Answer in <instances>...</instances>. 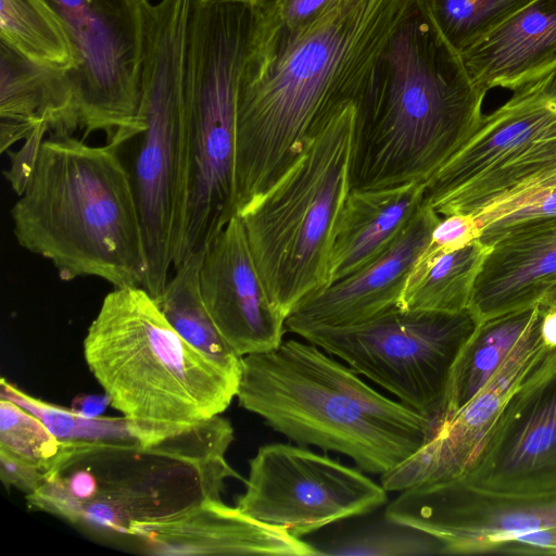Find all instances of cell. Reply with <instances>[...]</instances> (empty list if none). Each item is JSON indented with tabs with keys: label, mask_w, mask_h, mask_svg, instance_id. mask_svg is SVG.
<instances>
[{
	"label": "cell",
	"mask_w": 556,
	"mask_h": 556,
	"mask_svg": "<svg viewBox=\"0 0 556 556\" xmlns=\"http://www.w3.org/2000/svg\"><path fill=\"white\" fill-rule=\"evenodd\" d=\"M416 0H328L285 27L254 7L236 116L239 214L271 187L334 115L358 105Z\"/></svg>",
	"instance_id": "1"
},
{
	"label": "cell",
	"mask_w": 556,
	"mask_h": 556,
	"mask_svg": "<svg viewBox=\"0 0 556 556\" xmlns=\"http://www.w3.org/2000/svg\"><path fill=\"white\" fill-rule=\"evenodd\" d=\"M485 93L416 1L357 105L351 189L427 182L478 128Z\"/></svg>",
	"instance_id": "2"
},
{
	"label": "cell",
	"mask_w": 556,
	"mask_h": 556,
	"mask_svg": "<svg viewBox=\"0 0 556 556\" xmlns=\"http://www.w3.org/2000/svg\"><path fill=\"white\" fill-rule=\"evenodd\" d=\"M72 134L46 137L11 210L18 244L71 281L97 277L142 287L148 262L130 170L121 146H91Z\"/></svg>",
	"instance_id": "3"
},
{
	"label": "cell",
	"mask_w": 556,
	"mask_h": 556,
	"mask_svg": "<svg viewBox=\"0 0 556 556\" xmlns=\"http://www.w3.org/2000/svg\"><path fill=\"white\" fill-rule=\"evenodd\" d=\"M236 397L290 441L343 454L362 471L380 476L433 434L430 419L382 395L306 340H282L276 349L242 356Z\"/></svg>",
	"instance_id": "4"
},
{
	"label": "cell",
	"mask_w": 556,
	"mask_h": 556,
	"mask_svg": "<svg viewBox=\"0 0 556 556\" xmlns=\"http://www.w3.org/2000/svg\"><path fill=\"white\" fill-rule=\"evenodd\" d=\"M84 357L111 406L143 426L208 419L237 394L239 381L185 341L140 286L105 295Z\"/></svg>",
	"instance_id": "5"
},
{
	"label": "cell",
	"mask_w": 556,
	"mask_h": 556,
	"mask_svg": "<svg viewBox=\"0 0 556 556\" xmlns=\"http://www.w3.org/2000/svg\"><path fill=\"white\" fill-rule=\"evenodd\" d=\"M227 445L207 421L180 428L163 441L138 445L127 470L100 469L72 445L56 470L31 494L29 507L103 536H130L135 523L174 515L205 498H220Z\"/></svg>",
	"instance_id": "6"
},
{
	"label": "cell",
	"mask_w": 556,
	"mask_h": 556,
	"mask_svg": "<svg viewBox=\"0 0 556 556\" xmlns=\"http://www.w3.org/2000/svg\"><path fill=\"white\" fill-rule=\"evenodd\" d=\"M356 115V104L334 115L288 170L238 214L266 292L286 317L327 285L336 227L351 191Z\"/></svg>",
	"instance_id": "7"
},
{
	"label": "cell",
	"mask_w": 556,
	"mask_h": 556,
	"mask_svg": "<svg viewBox=\"0 0 556 556\" xmlns=\"http://www.w3.org/2000/svg\"><path fill=\"white\" fill-rule=\"evenodd\" d=\"M254 7L192 0L186 42L190 127L188 202L174 268L203 252L236 207V116Z\"/></svg>",
	"instance_id": "8"
},
{
	"label": "cell",
	"mask_w": 556,
	"mask_h": 556,
	"mask_svg": "<svg viewBox=\"0 0 556 556\" xmlns=\"http://www.w3.org/2000/svg\"><path fill=\"white\" fill-rule=\"evenodd\" d=\"M192 0L151 4L143 64L146 127L137 137L131 180L148 262L143 288L162 294L182 237L190 166L186 42Z\"/></svg>",
	"instance_id": "9"
},
{
	"label": "cell",
	"mask_w": 556,
	"mask_h": 556,
	"mask_svg": "<svg viewBox=\"0 0 556 556\" xmlns=\"http://www.w3.org/2000/svg\"><path fill=\"white\" fill-rule=\"evenodd\" d=\"M511 91L426 182L441 216L469 215L482 230L556 190V70Z\"/></svg>",
	"instance_id": "10"
},
{
	"label": "cell",
	"mask_w": 556,
	"mask_h": 556,
	"mask_svg": "<svg viewBox=\"0 0 556 556\" xmlns=\"http://www.w3.org/2000/svg\"><path fill=\"white\" fill-rule=\"evenodd\" d=\"M479 321L470 308L450 313L393 305L354 325L311 328L298 336L430 419L434 433L452 368Z\"/></svg>",
	"instance_id": "11"
},
{
	"label": "cell",
	"mask_w": 556,
	"mask_h": 556,
	"mask_svg": "<svg viewBox=\"0 0 556 556\" xmlns=\"http://www.w3.org/2000/svg\"><path fill=\"white\" fill-rule=\"evenodd\" d=\"M73 46L72 83L84 139L102 131L123 146L146 127L143 64L148 0H46Z\"/></svg>",
	"instance_id": "12"
},
{
	"label": "cell",
	"mask_w": 556,
	"mask_h": 556,
	"mask_svg": "<svg viewBox=\"0 0 556 556\" xmlns=\"http://www.w3.org/2000/svg\"><path fill=\"white\" fill-rule=\"evenodd\" d=\"M387 490L362 470L303 445L270 443L249 462L245 490L236 506L301 538L383 505Z\"/></svg>",
	"instance_id": "13"
},
{
	"label": "cell",
	"mask_w": 556,
	"mask_h": 556,
	"mask_svg": "<svg viewBox=\"0 0 556 556\" xmlns=\"http://www.w3.org/2000/svg\"><path fill=\"white\" fill-rule=\"evenodd\" d=\"M454 481L500 496L556 492V354L511 394Z\"/></svg>",
	"instance_id": "14"
},
{
	"label": "cell",
	"mask_w": 556,
	"mask_h": 556,
	"mask_svg": "<svg viewBox=\"0 0 556 556\" xmlns=\"http://www.w3.org/2000/svg\"><path fill=\"white\" fill-rule=\"evenodd\" d=\"M384 517L437 538L443 555L486 554L505 536L556 528V492L500 496L458 481L421 484L401 491Z\"/></svg>",
	"instance_id": "15"
},
{
	"label": "cell",
	"mask_w": 556,
	"mask_h": 556,
	"mask_svg": "<svg viewBox=\"0 0 556 556\" xmlns=\"http://www.w3.org/2000/svg\"><path fill=\"white\" fill-rule=\"evenodd\" d=\"M542 324V323H541ZM541 324L506 358L466 405L409 458L380 476L387 492L457 480L477 456L511 394L556 354L545 345Z\"/></svg>",
	"instance_id": "16"
},
{
	"label": "cell",
	"mask_w": 556,
	"mask_h": 556,
	"mask_svg": "<svg viewBox=\"0 0 556 556\" xmlns=\"http://www.w3.org/2000/svg\"><path fill=\"white\" fill-rule=\"evenodd\" d=\"M200 290L218 332L239 356L282 342L286 316L266 292L238 214L203 251Z\"/></svg>",
	"instance_id": "17"
},
{
	"label": "cell",
	"mask_w": 556,
	"mask_h": 556,
	"mask_svg": "<svg viewBox=\"0 0 556 556\" xmlns=\"http://www.w3.org/2000/svg\"><path fill=\"white\" fill-rule=\"evenodd\" d=\"M441 217L424 201L384 253L298 302L286 317V330L298 336L311 328L350 326L397 305L409 271Z\"/></svg>",
	"instance_id": "18"
},
{
	"label": "cell",
	"mask_w": 556,
	"mask_h": 556,
	"mask_svg": "<svg viewBox=\"0 0 556 556\" xmlns=\"http://www.w3.org/2000/svg\"><path fill=\"white\" fill-rule=\"evenodd\" d=\"M489 247L469 308L483 320L544 301L556 288V214L484 228Z\"/></svg>",
	"instance_id": "19"
},
{
	"label": "cell",
	"mask_w": 556,
	"mask_h": 556,
	"mask_svg": "<svg viewBox=\"0 0 556 556\" xmlns=\"http://www.w3.org/2000/svg\"><path fill=\"white\" fill-rule=\"evenodd\" d=\"M130 536L153 555L318 556L315 545L220 498H205L174 515L135 523Z\"/></svg>",
	"instance_id": "20"
},
{
	"label": "cell",
	"mask_w": 556,
	"mask_h": 556,
	"mask_svg": "<svg viewBox=\"0 0 556 556\" xmlns=\"http://www.w3.org/2000/svg\"><path fill=\"white\" fill-rule=\"evenodd\" d=\"M460 56L485 92L514 90L556 70V0H531Z\"/></svg>",
	"instance_id": "21"
},
{
	"label": "cell",
	"mask_w": 556,
	"mask_h": 556,
	"mask_svg": "<svg viewBox=\"0 0 556 556\" xmlns=\"http://www.w3.org/2000/svg\"><path fill=\"white\" fill-rule=\"evenodd\" d=\"M426 182L349 192L336 227L327 285L384 253L424 202ZM325 286V287H326Z\"/></svg>",
	"instance_id": "22"
},
{
	"label": "cell",
	"mask_w": 556,
	"mask_h": 556,
	"mask_svg": "<svg viewBox=\"0 0 556 556\" xmlns=\"http://www.w3.org/2000/svg\"><path fill=\"white\" fill-rule=\"evenodd\" d=\"M79 129L75 92L64 71L34 63L0 42V146L4 153L38 125Z\"/></svg>",
	"instance_id": "23"
},
{
	"label": "cell",
	"mask_w": 556,
	"mask_h": 556,
	"mask_svg": "<svg viewBox=\"0 0 556 556\" xmlns=\"http://www.w3.org/2000/svg\"><path fill=\"white\" fill-rule=\"evenodd\" d=\"M547 307L540 302L479 321L452 368L438 429L483 389L506 358L542 323Z\"/></svg>",
	"instance_id": "24"
},
{
	"label": "cell",
	"mask_w": 556,
	"mask_h": 556,
	"mask_svg": "<svg viewBox=\"0 0 556 556\" xmlns=\"http://www.w3.org/2000/svg\"><path fill=\"white\" fill-rule=\"evenodd\" d=\"M203 252L192 254L175 269L162 294L154 300L175 331L197 351L239 381L241 356L224 340L214 325L200 290Z\"/></svg>",
	"instance_id": "25"
},
{
	"label": "cell",
	"mask_w": 556,
	"mask_h": 556,
	"mask_svg": "<svg viewBox=\"0 0 556 556\" xmlns=\"http://www.w3.org/2000/svg\"><path fill=\"white\" fill-rule=\"evenodd\" d=\"M488 249L477 239L429 261H416L397 306L450 313L469 308L475 280Z\"/></svg>",
	"instance_id": "26"
},
{
	"label": "cell",
	"mask_w": 556,
	"mask_h": 556,
	"mask_svg": "<svg viewBox=\"0 0 556 556\" xmlns=\"http://www.w3.org/2000/svg\"><path fill=\"white\" fill-rule=\"evenodd\" d=\"M0 42L52 70L68 72L76 64L67 33L46 0H0Z\"/></svg>",
	"instance_id": "27"
},
{
	"label": "cell",
	"mask_w": 556,
	"mask_h": 556,
	"mask_svg": "<svg viewBox=\"0 0 556 556\" xmlns=\"http://www.w3.org/2000/svg\"><path fill=\"white\" fill-rule=\"evenodd\" d=\"M1 399L10 400L40 419L61 442L90 445H142L151 443V432L126 417H86L71 408L29 395L1 379Z\"/></svg>",
	"instance_id": "28"
},
{
	"label": "cell",
	"mask_w": 556,
	"mask_h": 556,
	"mask_svg": "<svg viewBox=\"0 0 556 556\" xmlns=\"http://www.w3.org/2000/svg\"><path fill=\"white\" fill-rule=\"evenodd\" d=\"M459 54L531 0H416Z\"/></svg>",
	"instance_id": "29"
},
{
	"label": "cell",
	"mask_w": 556,
	"mask_h": 556,
	"mask_svg": "<svg viewBox=\"0 0 556 556\" xmlns=\"http://www.w3.org/2000/svg\"><path fill=\"white\" fill-rule=\"evenodd\" d=\"M318 556H429L443 555V544L421 530L391 521L363 528L315 545Z\"/></svg>",
	"instance_id": "30"
},
{
	"label": "cell",
	"mask_w": 556,
	"mask_h": 556,
	"mask_svg": "<svg viewBox=\"0 0 556 556\" xmlns=\"http://www.w3.org/2000/svg\"><path fill=\"white\" fill-rule=\"evenodd\" d=\"M63 450L64 443L35 415L10 400H0V453L51 473Z\"/></svg>",
	"instance_id": "31"
},
{
	"label": "cell",
	"mask_w": 556,
	"mask_h": 556,
	"mask_svg": "<svg viewBox=\"0 0 556 556\" xmlns=\"http://www.w3.org/2000/svg\"><path fill=\"white\" fill-rule=\"evenodd\" d=\"M481 229L477 220L463 214L442 216L417 262H426L438 255L459 249L477 239Z\"/></svg>",
	"instance_id": "32"
},
{
	"label": "cell",
	"mask_w": 556,
	"mask_h": 556,
	"mask_svg": "<svg viewBox=\"0 0 556 556\" xmlns=\"http://www.w3.org/2000/svg\"><path fill=\"white\" fill-rule=\"evenodd\" d=\"M48 132L50 130L47 125H38L23 140L16 151H9L10 166L3 174L17 197L23 192L29 180L41 144Z\"/></svg>",
	"instance_id": "33"
},
{
	"label": "cell",
	"mask_w": 556,
	"mask_h": 556,
	"mask_svg": "<svg viewBox=\"0 0 556 556\" xmlns=\"http://www.w3.org/2000/svg\"><path fill=\"white\" fill-rule=\"evenodd\" d=\"M486 554L556 555V528L505 536L494 542Z\"/></svg>",
	"instance_id": "34"
},
{
	"label": "cell",
	"mask_w": 556,
	"mask_h": 556,
	"mask_svg": "<svg viewBox=\"0 0 556 556\" xmlns=\"http://www.w3.org/2000/svg\"><path fill=\"white\" fill-rule=\"evenodd\" d=\"M49 475L46 468L0 453V478L7 489L14 486L28 495L39 489Z\"/></svg>",
	"instance_id": "35"
},
{
	"label": "cell",
	"mask_w": 556,
	"mask_h": 556,
	"mask_svg": "<svg viewBox=\"0 0 556 556\" xmlns=\"http://www.w3.org/2000/svg\"><path fill=\"white\" fill-rule=\"evenodd\" d=\"M328 0H271L260 5L270 17L293 28L312 17Z\"/></svg>",
	"instance_id": "36"
},
{
	"label": "cell",
	"mask_w": 556,
	"mask_h": 556,
	"mask_svg": "<svg viewBox=\"0 0 556 556\" xmlns=\"http://www.w3.org/2000/svg\"><path fill=\"white\" fill-rule=\"evenodd\" d=\"M555 214H556V190L536 199L535 201L531 202L527 206L515 211L514 213L489 225L485 228L498 227V226H503V225H506V224H509V223H513L516 220L525 219V218L555 215Z\"/></svg>",
	"instance_id": "37"
},
{
	"label": "cell",
	"mask_w": 556,
	"mask_h": 556,
	"mask_svg": "<svg viewBox=\"0 0 556 556\" xmlns=\"http://www.w3.org/2000/svg\"><path fill=\"white\" fill-rule=\"evenodd\" d=\"M111 405L109 396L99 394H81L74 399L71 409L86 417H99Z\"/></svg>",
	"instance_id": "38"
},
{
	"label": "cell",
	"mask_w": 556,
	"mask_h": 556,
	"mask_svg": "<svg viewBox=\"0 0 556 556\" xmlns=\"http://www.w3.org/2000/svg\"><path fill=\"white\" fill-rule=\"evenodd\" d=\"M541 336L546 346L556 349V306L548 305L542 319Z\"/></svg>",
	"instance_id": "39"
},
{
	"label": "cell",
	"mask_w": 556,
	"mask_h": 556,
	"mask_svg": "<svg viewBox=\"0 0 556 556\" xmlns=\"http://www.w3.org/2000/svg\"><path fill=\"white\" fill-rule=\"evenodd\" d=\"M543 303L547 304V305H551V306H556V288L553 290V292L544 300L542 301Z\"/></svg>",
	"instance_id": "40"
},
{
	"label": "cell",
	"mask_w": 556,
	"mask_h": 556,
	"mask_svg": "<svg viewBox=\"0 0 556 556\" xmlns=\"http://www.w3.org/2000/svg\"><path fill=\"white\" fill-rule=\"evenodd\" d=\"M249 3H251L253 7H260L263 5L271 0H247Z\"/></svg>",
	"instance_id": "41"
}]
</instances>
